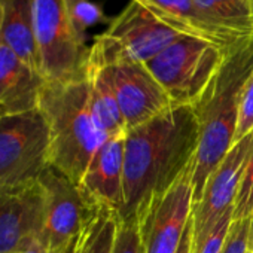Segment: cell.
I'll return each instance as SVG.
<instances>
[{
  "label": "cell",
  "instance_id": "6da1fadb",
  "mask_svg": "<svg viewBox=\"0 0 253 253\" xmlns=\"http://www.w3.org/2000/svg\"><path fill=\"white\" fill-rule=\"evenodd\" d=\"M200 142L189 106L171 107L124 137L121 222H139L192 167Z\"/></svg>",
  "mask_w": 253,
  "mask_h": 253
},
{
  "label": "cell",
  "instance_id": "7a4b0ae2",
  "mask_svg": "<svg viewBox=\"0 0 253 253\" xmlns=\"http://www.w3.org/2000/svg\"><path fill=\"white\" fill-rule=\"evenodd\" d=\"M252 72L253 36L228 51L220 70L192 107L200 130V142L191 171L194 204L200 200L210 174L235 143L241 98Z\"/></svg>",
  "mask_w": 253,
  "mask_h": 253
},
{
  "label": "cell",
  "instance_id": "3957f363",
  "mask_svg": "<svg viewBox=\"0 0 253 253\" xmlns=\"http://www.w3.org/2000/svg\"><path fill=\"white\" fill-rule=\"evenodd\" d=\"M49 133V166L79 185L91 158L109 139L89 107L85 79L45 82L38 103Z\"/></svg>",
  "mask_w": 253,
  "mask_h": 253
},
{
  "label": "cell",
  "instance_id": "277c9868",
  "mask_svg": "<svg viewBox=\"0 0 253 253\" xmlns=\"http://www.w3.org/2000/svg\"><path fill=\"white\" fill-rule=\"evenodd\" d=\"M182 35L157 18L142 2L130 0L107 29L97 35L89 57L103 66L119 63L146 64Z\"/></svg>",
  "mask_w": 253,
  "mask_h": 253
},
{
  "label": "cell",
  "instance_id": "5b68a950",
  "mask_svg": "<svg viewBox=\"0 0 253 253\" xmlns=\"http://www.w3.org/2000/svg\"><path fill=\"white\" fill-rule=\"evenodd\" d=\"M228 51L210 42L180 36L146 67L167 92L173 107H194L217 72Z\"/></svg>",
  "mask_w": 253,
  "mask_h": 253
},
{
  "label": "cell",
  "instance_id": "8992f818",
  "mask_svg": "<svg viewBox=\"0 0 253 253\" xmlns=\"http://www.w3.org/2000/svg\"><path fill=\"white\" fill-rule=\"evenodd\" d=\"M41 72L48 82L86 78L89 46L75 30L67 0H33Z\"/></svg>",
  "mask_w": 253,
  "mask_h": 253
},
{
  "label": "cell",
  "instance_id": "52a82bcc",
  "mask_svg": "<svg viewBox=\"0 0 253 253\" xmlns=\"http://www.w3.org/2000/svg\"><path fill=\"white\" fill-rule=\"evenodd\" d=\"M49 166V133L39 107L0 115V188L39 179Z\"/></svg>",
  "mask_w": 253,
  "mask_h": 253
},
{
  "label": "cell",
  "instance_id": "ba28073f",
  "mask_svg": "<svg viewBox=\"0 0 253 253\" xmlns=\"http://www.w3.org/2000/svg\"><path fill=\"white\" fill-rule=\"evenodd\" d=\"M253 151V131L234 143L210 174L200 200L192 206V253H198L219 220L231 210Z\"/></svg>",
  "mask_w": 253,
  "mask_h": 253
},
{
  "label": "cell",
  "instance_id": "9c48e42d",
  "mask_svg": "<svg viewBox=\"0 0 253 253\" xmlns=\"http://www.w3.org/2000/svg\"><path fill=\"white\" fill-rule=\"evenodd\" d=\"M45 194L42 243L51 253L63 252L100 211L86 200L79 185L48 166L39 176Z\"/></svg>",
  "mask_w": 253,
  "mask_h": 253
},
{
  "label": "cell",
  "instance_id": "30bf717a",
  "mask_svg": "<svg viewBox=\"0 0 253 253\" xmlns=\"http://www.w3.org/2000/svg\"><path fill=\"white\" fill-rule=\"evenodd\" d=\"M103 69L118 100L126 131L158 118L173 107L167 92L146 64L119 63L103 66Z\"/></svg>",
  "mask_w": 253,
  "mask_h": 253
},
{
  "label": "cell",
  "instance_id": "8fae6325",
  "mask_svg": "<svg viewBox=\"0 0 253 253\" xmlns=\"http://www.w3.org/2000/svg\"><path fill=\"white\" fill-rule=\"evenodd\" d=\"M45 194L39 180L0 188V253L42 241Z\"/></svg>",
  "mask_w": 253,
  "mask_h": 253
},
{
  "label": "cell",
  "instance_id": "7c38bea8",
  "mask_svg": "<svg viewBox=\"0 0 253 253\" xmlns=\"http://www.w3.org/2000/svg\"><path fill=\"white\" fill-rule=\"evenodd\" d=\"M191 170L139 219L143 253H176L192 216Z\"/></svg>",
  "mask_w": 253,
  "mask_h": 253
},
{
  "label": "cell",
  "instance_id": "4fadbf2b",
  "mask_svg": "<svg viewBox=\"0 0 253 253\" xmlns=\"http://www.w3.org/2000/svg\"><path fill=\"white\" fill-rule=\"evenodd\" d=\"M124 137H109L91 158L79 188L97 210L121 213L124 206Z\"/></svg>",
  "mask_w": 253,
  "mask_h": 253
},
{
  "label": "cell",
  "instance_id": "5bb4252c",
  "mask_svg": "<svg viewBox=\"0 0 253 253\" xmlns=\"http://www.w3.org/2000/svg\"><path fill=\"white\" fill-rule=\"evenodd\" d=\"M157 18L182 36L210 42L222 49L231 51L241 41L234 30L210 20L194 0H139Z\"/></svg>",
  "mask_w": 253,
  "mask_h": 253
},
{
  "label": "cell",
  "instance_id": "9a60e30c",
  "mask_svg": "<svg viewBox=\"0 0 253 253\" xmlns=\"http://www.w3.org/2000/svg\"><path fill=\"white\" fill-rule=\"evenodd\" d=\"M45 78L0 42V115L38 107Z\"/></svg>",
  "mask_w": 253,
  "mask_h": 253
},
{
  "label": "cell",
  "instance_id": "2e32d148",
  "mask_svg": "<svg viewBox=\"0 0 253 253\" xmlns=\"http://www.w3.org/2000/svg\"><path fill=\"white\" fill-rule=\"evenodd\" d=\"M0 8H2L0 42L42 75L35 33L33 0H0Z\"/></svg>",
  "mask_w": 253,
  "mask_h": 253
},
{
  "label": "cell",
  "instance_id": "e0dca14e",
  "mask_svg": "<svg viewBox=\"0 0 253 253\" xmlns=\"http://www.w3.org/2000/svg\"><path fill=\"white\" fill-rule=\"evenodd\" d=\"M86 82L89 89V107L98 128L107 137L125 136V121L104 69L89 57L86 64Z\"/></svg>",
  "mask_w": 253,
  "mask_h": 253
},
{
  "label": "cell",
  "instance_id": "ac0fdd59",
  "mask_svg": "<svg viewBox=\"0 0 253 253\" xmlns=\"http://www.w3.org/2000/svg\"><path fill=\"white\" fill-rule=\"evenodd\" d=\"M119 225V214L100 210L82 231L79 253H112Z\"/></svg>",
  "mask_w": 253,
  "mask_h": 253
},
{
  "label": "cell",
  "instance_id": "d6986e66",
  "mask_svg": "<svg viewBox=\"0 0 253 253\" xmlns=\"http://www.w3.org/2000/svg\"><path fill=\"white\" fill-rule=\"evenodd\" d=\"M67 11L70 21L79 36L86 39V30L97 24H109L110 20L106 17L100 3L92 0H67Z\"/></svg>",
  "mask_w": 253,
  "mask_h": 253
},
{
  "label": "cell",
  "instance_id": "ffe728a7",
  "mask_svg": "<svg viewBox=\"0 0 253 253\" xmlns=\"http://www.w3.org/2000/svg\"><path fill=\"white\" fill-rule=\"evenodd\" d=\"M217 2L231 29L243 38L253 36V21L249 0H217Z\"/></svg>",
  "mask_w": 253,
  "mask_h": 253
},
{
  "label": "cell",
  "instance_id": "44dd1931",
  "mask_svg": "<svg viewBox=\"0 0 253 253\" xmlns=\"http://www.w3.org/2000/svg\"><path fill=\"white\" fill-rule=\"evenodd\" d=\"M253 216V151L250 160L247 163L244 176L241 179V185L234 203V220L246 219Z\"/></svg>",
  "mask_w": 253,
  "mask_h": 253
},
{
  "label": "cell",
  "instance_id": "7402d4cb",
  "mask_svg": "<svg viewBox=\"0 0 253 253\" xmlns=\"http://www.w3.org/2000/svg\"><path fill=\"white\" fill-rule=\"evenodd\" d=\"M112 253H143L140 226L137 222H121Z\"/></svg>",
  "mask_w": 253,
  "mask_h": 253
},
{
  "label": "cell",
  "instance_id": "603a6c76",
  "mask_svg": "<svg viewBox=\"0 0 253 253\" xmlns=\"http://www.w3.org/2000/svg\"><path fill=\"white\" fill-rule=\"evenodd\" d=\"M250 229L252 216L240 220H232L222 253H247L250 243Z\"/></svg>",
  "mask_w": 253,
  "mask_h": 253
},
{
  "label": "cell",
  "instance_id": "cb8c5ba5",
  "mask_svg": "<svg viewBox=\"0 0 253 253\" xmlns=\"http://www.w3.org/2000/svg\"><path fill=\"white\" fill-rule=\"evenodd\" d=\"M250 131H253V72L249 76L243 98H241V107H240V118H238V126H237V134L235 142L247 136Z\"/></svg>",
  "mask_w": 253,
  "mask_h": 253
},
{
  "label": "cell",
  "instance_id": "d4e9b609",
  "mask_svg": "<svg viewBox=\"0 0 253 253\" xmlns=\"http://www.w3.org/2000/svg\"><path fill=\"white\" fill-rule=\"evenodd\" d=\"M234 210L228 211L216 225V228L213 229V232L209 235V238L206 240V243L203 244V247L200 249L198 253H222L223 246H225V240L228 235V231L231 228V223L234 220L232 217Z\"/></svg>",
  "mask_w": 253,
  "mask_h": 253
},
{
  "label": "cell",
  "instance_id": "484cf974",
  "mask_svg": "<svg viewBox=\"0 0 253 253\" xmlns=\"http://www.w3.org/2000/svg\"><path fill=\"white\" fill-rule=\"evenodd\" d=\"M176 253H192V216H191V220L183 232L180 246Z\"/></svg>",
  "mask_w": 253,
  "mask_h": 253
},
{
  "label": "cell",
  "instance_id": "4316f807",
  "mask_svg": "<svg viewBox=\"0 0 253 253\" xmlns=\"http://www.w3.org/2000/svg\"><path fill=\"white\" fill-rule=\"evenodd\" d=\"M14 253H51V252L45 247V244L42 241H38V243L32 244L30 247L23 249V250H18V252H14Z\"/></svg>",
  "mask_w": 253,
  "mask_h": 253
},
{
  "label": "cell",
  "instance_id": "83f0119b",
  "mask_svg": "<svg viewBox=\"0 0 253 253\" xmlns=\"http://www.w3.org/2000/svg\"><path fill=\"white\" fill-rule=\"evenodd\" d=\"M84 229H85V228H84ZM81 243H82V232H81L79 235H76V237L67 244V247L64 249L63 253H79V252H81Z\"/></svg>",
  "mask_w": 253,
  "mask_h": 253
},
{
  "label": "cell",
  "instance_id": "f1b7e54d",
  "mask_svg": "<svg viewBox=\"0 0 253 253\" xmlns=\"http://www.w3.org/2000/svg\"><path fill=\"white\" fill-rule=\"evenodd\" d=\"M249 250L253 253V216H252V229H250V243H249Z\"/></svg>",
  "mask_w": 253,
  "mask_h": 253
},
{
  "label": "cell",
  "instance_id": "f546056e",
  "mask_svg": "<svg viewBox=\"0 0 253 253\" xmlns=\"http://www.w3.org/2000/svg\"><path fill=\"white\" fill-rule=\"evenodd\" d=\"M250 2V12H252V21H253V0H249Z\"/></svg>",
  "mask_w": 253,
  "mask_h": 253
},
{
  "label": "cell",
  "instance_id": "4dcf8cb0",
  "mask_svg": "<svg viewBox=\"0 0 253 253\" xmlns=\"http://www.w3.org/2000/svg\"><path fill=\"white\" fill-rule=\"evenodd\" d=\"M0 24H2V8H0Z\"/></svg>",
  "mask_w": 253,
  "mask_h": 253
},
{
  "label": "cell",
  "instance_id": "1f68e13d",
  "mask_svg": "<svg viewBox=\"0 0 253 253\" xmlns=\"http://www.w3.org/2000/svg\"><path fill=\"white\" fill-rule=\"evenodd\" d=\"M247 253H250V250H247Z\"/></svg>",
  "mask_w": 253,
  "mask_h": 253
},
{
  "label": "cell",
  "instance_id": "d6a6232c",
  "mask_svg": "<svg viewBox=\"0 0 253 253\" xmlns=\"http://www.w3.org/2000/svg\"><path fill=\"white\" fill-rule=\"evenodd\" d=\"M63 252H64V250H63ZM63 252H60V253H63Z\"/></svg>",
  "mask_w": 253,
  "mask_h": 253
}]
</instances>
